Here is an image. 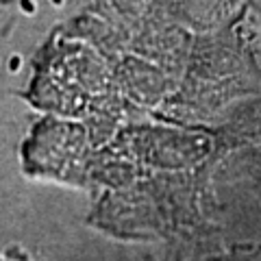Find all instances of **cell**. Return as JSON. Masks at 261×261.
<instances>
[{
	"mask_svg": "<svg viewBox=\"0 0 261 261\" xmlns=\"http://www.w3.org/2000/svg\"><path fill=\"white\" fill-rule=\"evenodd\" d=\"M22 65H24V59H22V55H11L9 59H7V70L11 72V74H18V72L22 70Z\"/></svg>",
	"mask_w": 261,
	"mask_h": 261,
	"instance_id": "obj_1",
	"label": "cell"
},
{
	"mask_svg": "<svg viewBox=\"0 0 261 261\" xmlns=\"http://www.w3.org/2000/svg\"><path fill=\"white\" fill-rule=\"evenodd\" d=\"M18 7L24 15H35L37 13V0H18Z\"/></svg>",
	"mask_w": 261,
	"mask_h": 261,
	"instance_id": "obj_2",
	"label": "cell"
},
{
	"mask_svg": "<svg viewBox=\"0 0 261 261\" xmlns=\"http://www.w3.org/2000/svg\"><path fill=\"white\" fill-rule=\"evenodd\" d=\"M65 3V0H50V5H55V7H61Z\"/></svg>",
	"mask_w": 261,
	"mask_h": 261,
	"instance_id": "obj_3",
	"label": "cell"
}]
</instances>
